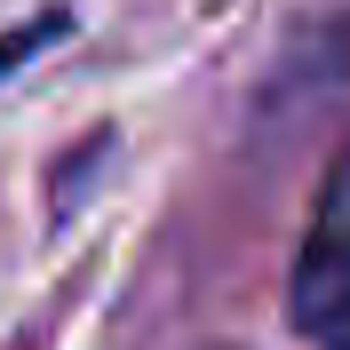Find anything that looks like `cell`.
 <instances>
[{
	"label": "cell",
	"instance_id": "6da1fadb",
	"mask_svg": "<svg viewBox=\"0 0 350 350\" xmlns=\"http://www.w3.org/2000/svg\"><path fill=\"white\" fill-rule=\"evenodd\" d=\"M286 303H295V327L319 350H350V159L319 183V207H310Z\"/></svg>",
	"mask_w": 350,
	"mask_h": 350
}]
</instances>
